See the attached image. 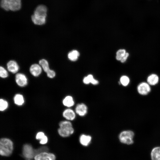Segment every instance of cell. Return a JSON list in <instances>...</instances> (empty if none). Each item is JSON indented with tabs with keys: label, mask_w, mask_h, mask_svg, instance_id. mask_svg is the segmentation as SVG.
Wrapping results in <instances>:
<instances>
[{
	"label": "cell",
	"mask_w": 160,
	"mask_h": 160,
	"mask_svg": "<svg viewBox=\"0 0 160 160\" xmlns=\"http://www.w3.org/2000/svg\"><path fill=\"white\" fill-rule=\"evenodd\" d=\"M13 143L10 139L3 138L0 140V153L2 156H9L13 150Z\"/></svg>",
	"instance_id": "1"
},
{
	"label": "cell",
	"mask_w": 160,
	"mask_h": 160,
	"mask_svg": "<svg viewBox=\"0 0 160 160\" xmlns=\"http://www.w3.org/2000/svg\"><path fill=\"white\" fill-rule=\"evenodd\" d=\"M135 133L131 130H124L121 131L119 134V138L122 143L128 145H131L134 143L133 138Z\"/></svg>",
	"instance_id": "2"
},
{
	"label": "cell",
	"mask_w": 160,
	"mask_h": 160,
	"mask_svg": "<svg viewBox=\"0 0 160 160\" xmlns=\"http://www.w3.org/2000/svg\"><path fill=\"white\" fill-rule=\"evenodd\" d=\"M151 90L150 85L147 82L140 83L137 87L138 93L142 95H148L150 92Z\"/></svg>",
	"instance_id": "3"
},
{
	"label": "cell",
	"mask_w": 160,
	"mask_h": 160,
	"mask_svg": "<svg viewBox=\"0 0 160 160\" xmlns=\"http://www.w3.org/2000/svg\"><path fill=\"white\" fill-rule=\"evenodd\" d=\"M37 153H38L37 150H34L30 145L25 144L24 145L23 154L26 158L31 159L33 158Z\"/></svg>",
	"instance_id": "4"
},
{
	"label": "cell",
	"mask_w": 160,
	"mask_h": 160,
	"mask_svg": "<svg viewBox=\"0 0 160 160\" xmlns=\"http://www.w3.org/2000/svg\"><path fill=\"white\" fill-rule=\"evenodd\" d=\"M15 81L18 85L21 87L26 86L28 84V80L26 76L21 73H18L15 75Z\"/></svg>",
	"instance_id": "5"
},
{
	"label": "cell",
	"mask_w": 160,
	"mask_h": 160,
	"mask_svg": "<svg viewBox=\"0 0 160 160\" xmlns=\"http://www.w3.org/2000/svg\"><path fill=\"white\" fill-rule=\"evenodd\" d=\"M74 129L73 127H59L58 129V133L62 137H65L69 136L73 134L74 132Z\"/></svg>",
	"instance_id": "6"
},
{
	"label": "cell",
	"mask_w": 160,
	"mask_h": 160,
	"mask_svg": "<svg viewBox=\"0 0 160 160\" xmlns=\"http://www.w3.org/2000/svg\"><path fill=\"white\" fill-rule=\"evenodd\" d=\"M35 160H55V155L52 153L41 152L34 157Z\"/></svg>",
	"instance_id": "7"
},
{
	"label": "cell",
	"mask_w": 160,
	"mask_h": 160,
	"mask_svg": "<svg viewBox=\"0 0 160 160\" xmlns=\"http://www.w3.org/2000/svg\"><path fill=\"white\" fill-rule=\"evenodd\" d=\"M88 108L86 105L84 103H79L75 108L76 113L81 116H85L87 113Z\"/></svg>",
	"instance_id": "8"
},
{
	"label": "cell",
	"mask_w": 160,
	"mask_h": 160,
	"mask_svg": "<svg viewBox=\"0 0 160 160\" xmlns=\"http://www.w3.org/2000/svg\"><path fill=\"white\" fill-rule=\"evenodd\" d=\"M76 112L70 108L65 110L63 113V116L67 120L71 121L74 120L76 118Z\"/></svg>",
	"instance_id": "9"
},
{
	"label": "cell",
	"mask_w": 160,
	"mask_h": 160,
	"mask_svg": "<svg viewBox=\"0 0 160 160\" xmlns=\"http://www.w3.org/2000/svg\"><path fill=\"white\" fill-rule=\"evenodd\" d=\"M47 9L46 6L40 5L36 7L33 14L39 16L47 17Z\"/></svg>",
	"instance_id": "10"
},
{
	"label": "cell",
	"mask_w": 160,
	"mask_h": 160,
	"mask_svg": "<svg viewBox=\"0 0 160 160\" xmlns=\"http://www.w3.org/2000/svg\"><path fill=\"white\" fill-rule=\"evenodd\" d=\"M31 18L35 24L42 25L45 23L46 17L39 16L33 14L31 16Z\"/></svg>",
	"instance_id": "11"
},
{
	"label": "cell",
	"mask_w": 160,
	"mask_h": 160,
	"mask_svg": "<svg viewBox=\"0 0 160 160\" xmlns=\"http://www.w3.org/2000/svg\"><path fill=\"white\" fill-rule=\"evenodd\" d=\"M41 66L37 64L32 65L30 68V71L32 75L36 77L39 76L42 72Z\"/></svg>",
	"instance_id": "12"
},
{
	"label": "cell",
	"mask_w": 160,
	"mask_h": 160,
	"mask_svg": "<svg viewBox=\"0 0 160 160\" xmlns=\"http://www.w3.org/2000/svg\"><path fill=\"white\" fill-rule=\"evenodd\" d=\"M7 67L8 70L13 73H16L19 69L18 64L14 60L9 61L7 63Z\"/></svg>",
	"instance_id": "13"
},
{
	"label": "cell",
	"mask_w": 160,
	"mask_h": 160,
	"mask_svg": "<svg viewBox=\"0 0 160 160\" xmlns=\"http://www.w3.org/2000/svg\"><path fill=\"white\" fill-rule=\"evenodd\" d=\"M21 7V0H10V10L16 11L19 10Z\"/></svg>",
	"instance_id": "14"
},
{
	"label": "cell",
	"mask_w": 160,
	"mask_h": 160,
	"mask_svg": "<svg viewBox=\"0 0 160 160\" xmlns=\"http://www.w3.org/2000/svg\"><path fill=\"white\" fill-rule=\"evenodd\" d=\"M159 80V77L155 74H152L147 77V82L150 86H154L157 84Z\"/></svg>",
	"instance_id": "15"
},
{
	"label": "cell",
	"mask_w": 160,
	"mask_h": 160,
	"mask_svg": "<svg viewBox=\"0 0 160 160\" xmlns=\"http://www.w3.org/2000/svg\"><path fill=\"white\" fill-rule=\"evenodd\" d=\"M92 140L91 137L85 134L81 135L79 137V142L81 145L84 146H87L90 143Z\"/></svg>",
	"instance_id": "16"
},
{
	"label": "cell",
	"mask_w": 160,
	"mask_h": 160,
	"mask_svg": "<svg viewBox=\"0 0 160 160\" xmlns=\"http://www.w3.org/2000/svg\"><path fill=\"white\" fill-rule=\"evenodd\" d=\"M152 160H160V146L154 148L151 152Z\"/></svg>",
	"instance_id": "17"
},
{
	"label": "cell",
	"mask_w": 160,
	"mask_h": 160,
	"mask_svg": "<svg viewBox=\"0 0 160 160\" xmlns=\"http://www.w3.org/2000/svg\"><path fill=\"white\" fill-rule=\"evenodd\" d=\"M63 105L68 107H70L74 105L75 102L72 96L70 95L66 96L63 100Z\"/></svg>",
	"instance_id": "18"
},
{
	"label": "cell",
	"mask_w": 160,
	"mask_h": 160,
	"mask_svg": "<svg viewBox=\"0 0 160 160\" xmlns=\"http://www.w3.org/2000/svg\"><path fill=\"white\" fill-rule=\"evenodd\" d=\"M14 101L15 104L19 106L23 105L25 102L23 96L20 94H17L15 95L14 97Z\"/></svg>",
	"instance_id": "19"
},
{
	"label": "cell",
	"mask_w": 160,
	"mask_h": 160,
	"mask_svg": "<svg viewBox=\"0 0 160 160\" xmlns=\"http://www.w3.org/2000/svg\"><path fill=\"white\" fill-rule=\"evenodd\" d=\"M79 52L76 50H73L70 52L68 54V57L72 61H75L79 56Z\"/></svg>",
	"instance_id": "20"
},
{
	"label": "cell",
	"mask_w": 160,
	"mask_h": 160,
	"mask_svg": "<svg viewBox=\"0 0 160 160\" xmlns=\"http://www.w3.org/2000/svg\"><path fill=\"white\" fill-rule=\"evenodd\" d=\"M39 63L44 71L46 73L50 70L48 63L46 60L44 59H41L39 61Z\"/></svg>",
	"instance_id": "21"
},
{
	"label": "cell",
	"mask_w": 160,
	"mask_h": 160,
	"mask_svg": "<svg viewBox=\"0 0 160 160\" xmlns=\"http://www.w3.org/2000/svg\"><path fill=\"white\" fill-rule=\"evenodd\" d=\"M10 0H1V7L6 11L10 10Z\"/></svg>",
	"instance_id": "22"
},
{
	"label": "cell",
	"mask_w": 160,
	"mask_h": 160,
	"mask_svg": "<svg viewBox=\"0 0 160 160\" xmlns=\"http://www.w3.org/2000/svg\"><path fill=\"white\" fill-rule=\"evenodd\" d=\"M130 83L129 77L126 76H123L121 77L120 79V84L124 87L127 86Z\"/></svg>",
	"instance_id": "23"
},
{
	"label": "cell",
	"mask_w": 160,
	"mask_h": 160,
	"mask_svg": "<svg viewBox=\"0 0 160 160\" xmlns=\"http://www.w3.org/2000/svg\"><path fill=\"white\" fill-rule=\"evenodd\" d=\"M8 102L3 99L0 100V110L1 111L5 110L8 108Z\"/></svg>",
	"instance_id": "24"
},
{
	"label": "cell",
	"mask_w": 160,
	"mask_h": 160,
	"mask_svg": "<svg viewBox=\"0 0 160 160\" xmlns=\"http://www.w3.org/2000/svg\"><path fill=\"white\" fill-rule=\"evenodd\" d=\"M126 52V51L124 49H121L119 50L116 53V59L117 60L120 61Z\"/></svg>",
	"instance_id": "25"
},
{
	"label": "cell",
	"mask_w": 160,
	"mask_h": 160,
	"mask_svg": "<svg viewBox=\"0 0 160 160\" xmlns=\"http://www.w3.org/2000/svg\"><path fill=\"white\" fill-rule=\"evenodd\" d=\"M59 126L60 128L73 127L71 122L70 121L67 120L60 121L59 123Z\"/></svg>",
	"instance_id": "26"
},
{
	"label": "cell",
	"mask_w": 160,
	"mask_h": 160,
	"mask_svg": "<svg viewBox=\"0 0 160 160\" xmlns=\"http://www.w3.org/2000/svg\"><path fill=\"white\" fill-rule=\"evenodd\" d=\"M8 73L7 71L3 67H0V76L3 78H5L8 76Z\"/></svg>",
	"instance_id": "27"
},
{
	"label": "cell",
	"mask_w": 160,
	"mask_h": 160,
	"mask_svg": "<svg viewBox=\"0 0 160 160\" xmlns=\"http://www.w3.org/2000/svg\"><path fill=\"white\" fill-rule=\"evenodd\" d=\"M47 136L45 135L44 132H39L37 133L36 138L37 140L41 141L43 140Z\"/></svg>",
	"instance_id": "28"
},
{
	"label": "cell",
	"mask_w": 160,
	"mask_h": 160,
	"mask_svg": "<svg viewBox=\"0 0 160 160\" xmlns=\"http://www.w3.org/2000/svg\"><path fill=\"white\" fill-rule=\"evenodd\" d=\"M46 73L47 76L50 78H53L55 76V72L54 71L50 69Z\"/></svg>",
	"instance_id": "29"
},
{
	"label": "cell",
	"mask_w": 160,
	"mask_h": 160,
	"mask_svg": "<svg viewBox=\"0 0 160 160\" xmlns=\"http://www.w3.org/2000/svg\"><path fill=\"white\" fill-rule=\"evenodd\" d=\"M129 55V53L128 52H126L120 61V62L122 63L125 62L128 58Z\"/></svg>",
	"instance_id": "30"
},
{
	"label": "cell",
	"mask_w": 160,
	"mask_h": 160,
	"mask_svg": "<svg viewBox=\"0 0 160 160\" xmlns=\"http://www.w3.org/2000/svg\"><path fill=\"white\" fill-rule=\"evenodd\" d=\"M83 81L85 84H88L90 83V80L87 76L84 78Z\"/></svg>",
	"instance_id": "31"
}]
</instances>
